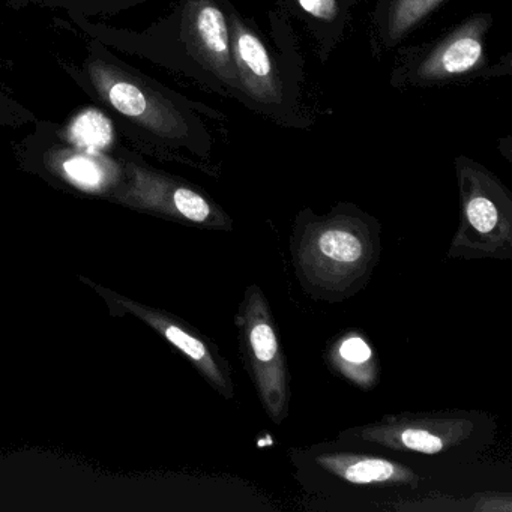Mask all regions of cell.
<instances>
[{
    "mask_svg": "<svg viewBox=\"0 0 512 512\" xmlns=\"http://www.w3.org/2000/svg\"><path fill=\"white\" fill-rule=\"evenodd\" d=\"M323 359L332 373L362 391H371L379 383V359L370 340L359 329H346L328 341Z\"/></svg>",
    "mask_w": 512,
    "mask_h": 512,
    "instance_id": "7c38bea8",
    "label": "cell"
},
{
    "mask_svg": "<svg viewBox=\"0 0 512 512\" xmlns=\"http://www.w3.org/2000/svg\"><path fill=\"white\" fill-rule=\"evenodd\" d=\"M128 310L139 314L146 323L157 329L172 346L184 353L203 379L211 385L215 392L224 400H233L236 397V386L233 382L232 365L221 355L214 343L199 332L184 325L179 320L160 313V311L148 310L136 304H128Z\"/></svg>",
    "mask_w": 512,
    "mask_h": 512,
    "instance_id": "8fae6325",
    "label": "cell"
},
{
    "mask_svg": "<svg viewBox=\"0 0 512 512\" xmlns=\"http://www.w3.org/2000/svg\"><path fill=\"white\" fill-rule=\"evenodd\" d=\"M397 511H460V512H511L512 494L509 491H484L473 494L467 499H448L440 496L439 499L407 500V502L391 505Z\"/></svg>",
    "mask_w": 512,
    "mask_h": 512,
    "instance_id": "9a60e30c",
    "label": "cell"
},
{
    "mask_svg": "<svg viewBox=\"0 0 512 512\" xmlns=\"http://www.w3.org/2000/svg\"><path fill=\"white\" fill-rule=\"evenodd\" d=\"M67 76L100 107L125 137L161 154L205 155L209 136L193 104L89 38L79 62H61Z\"/></svg>",
    "mask_w": 512,
    "mask_h": 512,
    "instance_id": "6da1fadb",
    "label": "cell"
},
{
    "mask_svg": "<svg viewBox=\"0 0 512 512\" xmlns=\"http://www.w3.org/2000/svg\"><path fill=\"white\" fill-rule=\"evenodd\" d=\"M227 17L239 91L262 106H280L283 103V85L271 53L262 38L238 13L229 8Z\"/></svg>",
    "mask_w": 512,
    "mask_h": 512,
    "instance_id": "30bf717a",
    "label": "cell"
},
{
    "mask_svg": "<svg viewBox=\"0 0 512 512\" xmlns=\"http://www.w3.org/2000/svg\"><path fill=\"white\" fill-rule=\"evenodd\" d=\"M292 2L307 25L313 28L319 41L322 38L325 43V35H328L326 41L334 46L335 41L341 37L346 28L347 17H349L347 0H292Z\"/></svg>",
    "mask_w": 512,
    "mask_h": 512,
    "instance_id": "2e32d148",
    "label": "cell"
},
{
    "mask_svg": "<svg viewBox=\"0 0 512 512\" xmlns=\"http://www.w3.org/2000/svg\"><path fill=\"white\" fill-rule=\"evenodd\" d=\"M50 125L59 139L77 148L103 152L115 148V124L100 107L80 110L68 124L56 125L50 122Z\"/></svg>",
    "mask_w": 512,
    "mask_h": 512,
    "instance_id": "5bb4252c",
    "label": "cell"
},
{
    "mask_svg": "<svg viewBox=\"0 0 512 512\" xmlns=\"http://www.w3.org/2000/svg\"><path fill=\"white\" fill-rule=\"evenodd\" d=\"M289 461L296 482L319 496L415 493L424 481L401 461L337 440L290 448Z\"/></svg>",
    "mask_w": 512,
    "mask_h": 512,
    "instance_id": "277c9868",
    "label": "cell"
},
{
    "mask_svg": "<svg viewBox=\"0 0 512 512\" xmlns=\"http://www.w3.org/2000/svg\"><path fill=\"white\" fill-rule=\"evenodd\" d=\"M460 220L446 259L512 260V193L472 158H455Z\"/></svg>",
    "mask_w": 512,
    "mask_h": 512,
    "instance_id": "5b68a950",
    "label": "cell"
},
{
    "mask_svg": "<svg viewBox=\"0 0 512 512\" xmlns=\"http://www.w3.org/2000/svg\"><path fill=\"white\" fill-rule=\"evenodd\" d=\"M235 328L239 353L260 406L275 425H281L289 418L292 401L289 364L271 304L259 284L245 289Z\"/></svg>",
    "mask_w": 512,
    "mask_h": 512,
    "instance_id": "8992f818",
    "label": "cell"
},
{
    "mask_svg": "<svg viewBox=\"0 0 512 512\" xmlns=\"http://www.w3.org/2000/svg\"><path fill=\"white\" fill-rule=\"evenodd\" d=\"M35 124L37 131L26 143L40 151L44 166L59 178L85 191H104L124 181V164L110 152L77 148L59 139L50 122Z\"/></svg>",
    "mask_w": 512,
    "mask_h": 512,
    "instance_id": "9c48e42d",
    "label": "cell"
},
{
    "mask_svg": "<svg viewBox=\"0 0 512 512\" xmlns=\"http://www.w3.org/2000/svg\"><path fill=\"white\" fill-rule=\"evenodd\" d=\"M289 250L302 292L341 304L370 283L382 256V224L355 203H338L323 215L304 208L293 220Z\"/></svg>",
    "mask_w": 512,
    "mask_h": 512,
    "instance_id": "7a4b0ae2",
    "label": "cell"
},
{
    "mask_svg": "<svg viewBox=\"0 0 512 512\" xmlns=\"http://www.w3.org/2000/svg\"><path fill=\"white\" fill-rule=\"evenodd\" d=\"M496 431V418L481 410L403 412L344 428L335 440L368 451L448 463L484 451L493 443Z\"/></svg>",
    "mask_w": 512,
    "mask_h": 512,
    "instance_id": "3957f363",
    "label": "cell"
},
{
    "mask_svg": "<svg viewBox=\"0 0 512 512\" xmlns=\"http://www.w3.org/2000/svg\"><path fill=\"white\" fill-rule=\"evenodd\" d=\"M121 160L125 181L121 196L128 202L139 203L194 226L232 232V218L202 191L151 169L127 149Z\"/></svg>",
    "mask_w": 512,
    "mask_h": 512,
    "instance_id": "52a82bcc",
    "label": "cell"
},
{
    "mask_svg": "<svg viewBox=\"0 0 512 512\" xmlns=\"http://www.w3.org/2000/svg\"><path fill=\"white\" fill-rule=\"evenodd\" d=\"M488 14H475L454 31L431 44L406 65L404 80L415 88H430L475 76L487 67Z\"/></svg>",
    "mask_w": 512,
    "mask_h": 512,
    "instance_id": "ba28073f",
    "label": "cell"
},
{
    "mask_svg": "<svg viewBox=\"0 0 512 512\" xmlns=\"http://www.w3.org/2000/svg\"><path fill=\"white\" fill-rule=\"evenodd\" d=\"M443 4L445 0H383L377 13V35L383 49L400 44Z\"/></svg>",
    "mask_w": 512,
    "mask_h": 512,
    "instance_id": "4fadbf2b",
    "label": "cell"
},
{
    "mask_svg": "<svg viewBox=\"0 0 512 512\" xmlns=\"http://www.w3.org/2000/svg\"><path fill=\"white\" fill-rule=\"evenodd\" d=\"M34 2H40L47 7L62 8L67 11V14H79L92 19V17L116 16L122 11L148 4L151 0H34Z\"/></svg>",
    "mask_w": 512,
    "mask_h": 512,
    "instance_id": "e0dca14e",
    "label": "cell"
}]
</instances>
